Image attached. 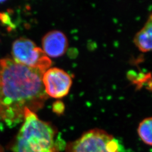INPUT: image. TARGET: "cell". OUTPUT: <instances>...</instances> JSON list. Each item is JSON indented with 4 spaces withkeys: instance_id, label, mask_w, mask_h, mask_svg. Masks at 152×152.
I'll list each match as a JSON object with an SVG mask.
<instances>
[{
    "instance_id": "obj_1",
    "label": "cell",
    "mask_w": 152,
    "mask_h": 152,
    "mask_svg": "<svg viewBox=\"0 0 152 152\" xmlns=\"http://www.w3.org/2000/svg\"><path fill=\"white\" fill-rule=\"evenodd\" d=\"M44 73L5 58L0 60V120L10 127L23 122L24 110L42 108L48 95Z\"/></svg>"
},
{
    "instance_id": "obj_2",
    "label": "cell",
    "mask_w": 152,
    "mask_h": 152,
    "mask_svg": "<svg viewBox=\"0 0 152 152\" xmlns=\"http://www.w3.org/2000/svg\"><path fill=\"white\" fill-rule=\"evenodd\" d=\"M21 128L11 145L12 152H59L56 129L40 120L29 109L24 110Z\"/></svg>"
},
{
    "instance_id": "obj_3",
    "label": "cell",
    "mask_w": 152,
    "mask_h": 152,
    "mask_svg": "<svg viewBox=\"0 0 152 152\" xmlns=\"http://www.w3.org/2000/svg\"><path fill=\"white\" fill-rule=\"evenodd\" d=\"M119 141L105 131L94 129L66 145V152H121Z\"/></svg>"
},
{
    "instance_id": "obj_4",
    "label": "cell",
    "mask_w": 152,
    "mask_h": 152,
    "mask_svg": "<svg viewBox=\"0 0 152 152\" xmlns=\"http://www.w3.org/2000/svg\"><path fill=\"white\" fill-rule=\"evenodd\" d=\"M12 55V60L17 63L37 69L42 73L48 70L52 64L43 50L27 38H20L14 41Z\"/></svg>"
},
{
    "instance_id": "obj_5",
    "label": "cell",
    "mask_w": 152,
    "mask_h": 152,
    "mask_svg": "<svg viewBox=\"0 0 152 152\" xmlns=\"http://www.w3.org/2000/svg\"><path fill=\"white\" fill-rule=\"evenodd\" d=\"M42 83L46 94L53 98L60 99L70 91L72 80L71 76L58 68H50L42 76Z\"/></svg>"
},
{
    "instance_id": "obj_6",
    "label": "cell",
    "mask_w": 152,
    "mask_h": 152,
    "mask_svg": "<svg viewBox=\"0 0 152 152\" xmlns=\"http://www.w3.org/2000/svg\"><path fill=\"white\" fill-rule=\"evenodd\" d=\"M43 51L52 58H58L65 54L68 46V39L65 34L58 31L48 33L42 39Z\"/></svg>"
},
{
    "instance_id": "obj_7",
    "label": "cell",
    "mask_w": 152,
    "mask_h": 152,
    "mask_svg": "<svg viewBox=\"0 0 152 152\" xmlns=\"http://www.w3.org/2000/svg\"><path fill=\"white\" fill-rule=\"evenodd\" d=\"M134 44L141 52H152V12L143 27L135 35Z\"/></svg>"
},
{
    "instance_id": "obj_8",
    "label": "cell",
    "mask_w": 152,
    "mask_h": 152,
    "mask_svg": "<svg viewBox=\"0 0 152 152\" xmlns=\"http://www.w3.org/2000/svg\"><path fill=\"white\" fill-rule=\"evenodd\" d=\"M137 133L145 144L152 146V117L141 121L138 126Z\"/></svg>"
},
{
    "instance_id": "obj_9",
    "label": "cell",
    "mask_w": 152,
    "mask_h": 152,
    "mask_svg": "<svg viewBox=\"0 0 152 152\" xmlns=\"http://www.w3.org/2000/svg\"><path fill=\"white\" fill-rule=\"evenodd\" d=\"M65 110V105L64 103L60 100L55 102L53 105V110L57 114H63Z\"/></svg>"
},
{
    "instance_id": "obj_10",
    "label": "cell",
    "mask_w": 152,
    "mask_h": 152,
    "mask_svg": "<svg viewBox=\"0 0 152 152\" xmlns=\"http://www.w3.org/2000/svg\"><path fill=\"white\" fill-rule=\"evenodd\" d=\"M0 20L6 24H11L10 17L5 13H0Z\"/></svg>"
}]
</instances>
